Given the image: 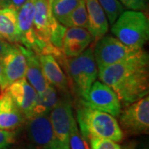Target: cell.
<instances>
[{
  "mask_svg": "<svg viewBox=\"0 0 149 149\" xmlns=\"http://www.w3.org/2000/svg\"><path fill=\"white\" fill-rule=\"evenodd\" d=\"M148 54L143 49L130 58L98 69V77L116 93L124 107L148 95Z\"/></svg>",
  "mask_w": 149,
  "mask_h": 149,
  "instance_id": "obj_1",
  "label": "cell"
},
{
  "mask_svg": "<svg viewBox=\"0 0 149 149\" xmlns=\"http://www.w3.org/2000/svg\"><path fill=\"white\" fill-rule=\"evenodd\" d=\"M80 132L85 139H109L119 143L123 132L116 118L105 112L91 109L81 104L77 109Z\"/></svg>",
  "mask_w": 149,
  "mask_h": 149,
  "instance_id": "obj_2",
  "label": "cell"
},
{
  "mask_svg": "<svg viewBox=\"0 0 149 149\" xmlns=\"http://www.w3.org/2000/svg\"><path fill=\"white\" fill-rule=\"evenodd\" d=\"M111 30L117 39L133 49H143L148 41V19L141 11H123L112 24Z\"/></svg>",
  "mask_w": 149,
  "mask_h": 149,
  "instance_id": "obj_3",
  "label": "cell"
},
{
  "mask_svg": "<svg viewBox=\"0 0 149 149\" xmlns=\"http://www.w3.org/2000/svg\"><path fill=\"white\" fill-rule=\"evenodd\" d=\"M67 68L75 91L82 98L98 77V68L92 48H86L79 56L68 58Z\"/></svg>",
  "mask_w": 149,
  "mask_h": 149,
  "instance_id": "obj_4",
  "label": "cell"
},
{
  "mask_svg": "<svg viewBox=\"0 0 149 149\" xmlns=\"http://www.w3.org/2000/svg\"><path fill=\"white\" fill-rule=\"evenodd\" d=\"M142 50L128 47L116 37L104 36L99 39L93 53L97 68L100 69L134 56Z\"/></svg>",
  "mask_w": 149,
  "mask_h": 149,
  "instance_id": "obj_5",
  "label": "cell"
},
{
  "mask_svg": "<svg viewBox=\"0 0 149 149\" xmlns=\"http://www.w3.org/2000/svg\"><path fill=\"white\" fill-rule=\"evenodd\" d=\"M81 104L91 109L105 112L115 118L122 111V104L116 93L100 80H95L82 97Z\"/></svg>",
  "mask_w": 149,
  "mask_h": 149,
  "instance_id": "obj_6",
  "label": "cell"
},
{
  "mask_svg": "<svg viewBox=\"0 0 149 149\" xmlns=\"http://www.w3.org/2000/svg\"><path fill=\"white\" fill-rule=\"evenodd\" d=\"M119 126L127 133L139 135L146 134L149 131V97L144 96L137 101L126 106L121 111Z\"/></svg>",
  "mask_w": 149,
  "mask_h": 149,
  "instance_id": "obj_7",
  "label": "cell"
},
{
  "mask_svg": "<svg viewBox=\"0 0 149 149\" xmlns=\"http://www.w3.org/2000/svg\"><path fill=\"white\" fill-rule=\"evenodd\" d=\"M49 118L56 138L65 148L70 149V137L75 119L69 100L66 98L59 99L50 112Z\"/></svg>",
  "mask_w": 149,
  "mask_h": 149,
  "instance_id": "obj_8",
  "label": "cell"
},
{
  "mask_svg": "<svg viewBox=\"0 0 149 149\" xmlns=\"http://www.w3.org/2000/svg\"><path fill=\"white\" fill-rule=\"evenodd\" d=\"M29 139L40 149H66L54 133L49 114L34 116L27 119Z\"/></svg>",
  "mask_w": 149,
  "mask_h": 149,
  "instance_id": "obj_9",
  "label": "cell"
},
{
  "mask_svg": "<svg viewBox=\"0 0 149 149\" xmlns=\"http://www.w3.org/2000/svg\"><path fill=\"white\" fill-rule=\"evenodd\" d=\"M35 0H27L17 12V24L20 34V44L32 50L37 55L42 54L46 47L37 40L34 30Z\"/></svg>",
  "mask_w": 149,
  "mask_h": 149,
  "instance_id": "obj_10",
  "label": "cell"
},
{
  "mask_svg": "<svg viewBox=\"0 0 149 149\" xmlns=\"http://www.w3.org/2000/svg\"><path fill=\"white\" fill-rule=\"evenodd\" d=\"M17 106L22 112L27 119L32 116V110L37 100V93L27 79L16 80L6 89Z\"/></svg>",
  "mask_w": 149,
  "mask_h": 149,
  "instance_id": "obj_11",
  "label": "cell"
},
{
  "mask_svg": "<svg viewBox=\"0 0 149 149\" xmlns=\"http://www.w3.org/2000/svg\"><path fill=\"white\" fill-rule=\"evenodd\" d=\"M56 19L52 16L47 0H35L34 30L37 40L47 47L50 43L52 27Z\"/></svg>",
  "mask_w": 149,
  "mask_h": 149,
  "instance_id": "obj_12",
  "label": "cell"
},
{
  "mask_svg": "<svg viewBox=\"0 0 149 149\" xmlns=\"http://www.w3.org/2000/svg\"><path fill=\"white\" fill-rule=\"evenodd\" d=\"M92 41L93 37L86 28L66 27L61 52L68 58L77 56L88 48Z\"/></svg>",
  "mask_w": 149,
  "mask_h": 149,
  "instance_id": "obj_13",
  "label": "cell"
},
{
  "mask_svg": "<svg viewBox=\"0 0 149 149\" xmlns=\"http://www.w3.org/2000/svg\"><path fill=\"white\" fill-rule=\"evenodd\" d=\"M25 118L8 91H2L0 94V129L13 131L23 124Z\"/></svg>",
  "mask_w": 149,
  "mask_h": 149,
  "instance_id": "obj_14",
  "label": "cell"
},
{
  "mask_svg": "<svg viewBox=\"0 0 149 149\" xmlns=\"http://www.w3.org/2000/svg\"><path fill=\"white\" fill-rule=\"evenodd\" d=\"M37 56L42 66L43 75L48 84L62 92H68V80L56 58L52 54H40Z\"/></svg>",
  "mask_w": 149,
  "mask_h": 149,
  "instance_id": "obj_15",
  "label": "cell"
},
{
  "mask_svg": "<svg viewBox=\"0 0 149 149\" xmlns=\"http://www.w3.org/2000/svg\"><path fill=\"white\" fill-rule=\"evenodd\" d=\"M21 50L26 61V75L27 81L35 89L38 95L42 94L47 89L48 83L42 73V66L38 56L32 50L23 47L21 44H17Z\"/></svg>",
  "mask_w": 149,
  "mask_h": 149,
  "instance_id": "obj_16",
  "label": "cell"
},
{
  "mask_svg": "<svg viewBox=\"0 0 149 149\" xmlns=\"http://www.w3.org/2000/svg\"><path fill=\"white\" fill-rule=\"evenodd\" d=\"M2 63L8 85L16 80L25 78L26 61L17 44H14L13 48L3 56Z\"/></svg>",
  "mask_w": 149,
  "mask_h": 149,
  "instance_id": "obj_17",
  "label": "cell"
},
{
  "mask_svg": "<svg viewBox=\"0 0 149 149\" xmlns=\"http://www.w3.org/2000/svg\"><path fill=\"white\" fill-rule=\"evenodd\" d=\"M87 14V30L96 40L104 37L109 29V22L106 14L97 0H85Z\"/></svg>",
  "mask_w": 149,
  "mask_h": 149,
  "instance_id": "obj_18",
  "label": "cell"
},
{
  "mask_svg": "<svg viewBox=\"0 0 149 149\" xmlns=\"http://www.w3.org/2000/svg\"><path fill=\"white\" fill-rule=\"evenodd\" d=\"M17 12L10 8H0V38L12 44H20Z\"/></svg>",
  "mask_w": 149,
  "mask_h": 149,
  "instance_id": "obj_19",
  "label": "cell"
},
{
  "mask_svg": "<svg viewBox=\"0 0 149 149\" xmlns=\"http://www.w3.org/2000/svg\"><path fill=\"white\" fill-rule=\"evenodd\" d=\"M59 98L56 88L48 84L42 94H37V100L32 110V116L49 114L58 101Z\"/></svg>",
  "mask_w": 149,
  "mask_h": 149,
  "instance_id": "obj_20",
  "label": "cell"
},
{
  "mask_svg": "<svg viewBox=\"0 0 149 149\" xmlns=\"http://www.w3.org/2000/svg\"><path fill=\"white\" fill-rule=\"evenodd\" d=\"M60 23L66 27H83L87 29L88 14L85 0H80L76 8Z\"/></svg>",
  "mask_w": 149,
  "mask_h": 149,
  "instance_id": "obj_21",
  "label": "cell"
},
{
  "mask_svg": "<svg viewBox=\"0 0 149 149\" xmlns=\"http://www.w3.org/2000/svg\"><path fill=\"white\" fill-rule=\"evenodd\" d=\"M80 0H53L51 10L52 16L60 22L74 10Z\"/></svg>",
  "mask_w": 149,
  "mask_h": 149,
  "instance_id": "obj_22",
  "label": "cell"
},
{
  "mask_svg": "<svg viewBox=\"0 0 149 149\" xmlns=\"http://www.w3.org/2000/svg\"><path fill=\"white\" fill-rule=\"evenodd\" d=\"M106 14L110 24H113L124 11L123 6L118 0H97Z\"/></svg>",
  "mask_w": 149,
  "mask_h": 149,
  "instance_id": "obj_23",
  "label": "cell"
},
{
  "mask_svg": "<svg viewBox=\"0 0 149 149\" xmlns=\"http://www.w3.org/2000/svg\"><path fill=\"white\" fill-rule=\"evenodd\" d=\"M70 149H91L86 139L79 131L76 121L74 123L70 137Z\"/></svg>",
  "mask_w": 149,
  "mask_h": 149,
  "instance_id": "obj_24",
  "label": "cell"
},
{
  "mask_svg": "<svg viewBox=\"0 0 149 149\" xmlns=\"http://www.w3.org/2000/svg\"><path fill=\"white\" fill-rule=\"evenodd\" d=\"M65 30H66V27L61 24L57 20L54 22L53 26L52 27L50 43L59 50H61L62 47V42H63V37Z\"/></svg>",
  "mask_w": 149,
  "mask_h": 149,
  "instance_id": "obj_25",
  "label": "cell"
},
{
  "mask_svg": "<svg viewBox=\"0 0 149 149\" xmlns=\"http://www.w3.org/2000/svg\"><path fill=\"white\" fill-rule=\"evenodd\" d=\"M91 149H122L119 144L109 139H90Z\"/></svg>",
  "mask_w": 149,
  "mask_h": 149,
  "instance_id": "obj_26",
  "label": "cell"
},
{
  "mask_svg": "<svg viewBox=\"0 0 149 149\" xmlns=\"http://www.w3.org/2000/svg\"><path fill=\"white\" fill-rule=\"evenodd\" d=\"M16 133L13 131L0 129V149H9L14 143Z\"/></svg>",
  "mask_w": 149,
  "mask_h": 149,
  "instance_id": "obj_27",
  "label": "cell"
},
{
  "mask_svg": "<svg viewBox=\"0 0 149 149\" xmlns=\"http://www.w3.org/2000/svg\"><path fill=\"white\" fill-rule=\"evenodd\" d=\"M123 7L133 11H145L147 9V0H118Z\"/></svg>",
  "mask_w": 149,
  "mask_h": 149,
  "instance_id": "obj_28",
  "label": "cell"
},
{
  "mask_svg": "<svg viewBox=\"0 0 149 149\" xmlns=\"http://www.w3.org/2000/svg\"><path fill=\"white\" fill-rule=\"evenodd\" d=\"M27 0H3L1 8H10L18 11Z\"/></svg>",
  "mask_w": 149,
  "mask_h": 149,
  "instance_id": "obj_29",
  "label": "cell"
},
{
  "mask_svg": "<svg viewBox=\"0 0 149 149\" xmlns=\"http://www.w3.org/2000/svg\"><path fill=\"white\" fill-rule=\"evenodd\" d=\"M14 44L8 42L0 38V59L3 58V56L13 48Z\"/></svg>",
  "mask_w": 149,
  "mask_h": 149,
  "instance_id": "obj_30",
  "label": "cell"
},
{
  "mask_svg": "<svg viewBox=\"0 0 149 149\" xmlns=\"http://www.w3.org/2000/svg\"><path fill=\"white\" fill-rule=\"evenodd\" d=\"M8 82L6 80L4 72H3V63H2V59H0V91H5L8 88Z\"/></svg>",
  "mask_w": 149,
  "mask_h": 149,
  "instance_id": "obj_31",
  "label": "cell"
},
{
  "mask_svg": "<svg viewBox=\"0 0 149 149\" xmlns=\"http://www.w3.org/2000/svg\"><path fill=\"white\" fill-rule=\"evenodd\" d=\"M48 3H49V6H50V8H51V6H52V2H53V0H47Z\"/></svg>",
  "mask_w": 149,
  "mask_h": 149,
  "instance_id": "obj_32",
  "label": "cell"
},
{
  "mask_svg": "<svg viewBox=\"0 0 149 149\" xmlns=\"http://www.w3.org/2000/svg\"><path fill=\"white\" fill-rule=\"evenodd\" d=\"M3 0H0V8H1V6H2V3H3Z\"/></svg>",
  "mask_w": 149,
  "mask_h": 149,
  "instance_id": "obj_33",
  "label": "cell"
}]
</instances>
